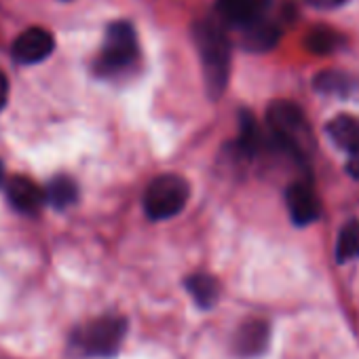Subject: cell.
<instances>
[{"mask_svg":"<svg viewBox=\"0 0 359 359\" xmlns=\"http://www.w3.org/2000/svg\"><path fill=\"white\" fill-rule=\"evenodd\" d=\"M197 51L201 57L205 89L212 100H218L229 85L231 76V41L220 24L214 20H205L193 30Z\"/></svg>","mask_w":359,"mask_h":359,"instance_id":"1","label":"cell"},{"mask_svg":"<svg viewBox=\"0 0 359 359\" xmlns=\"http://www.w3.org/2000/svg\"><path fill=\"white\" fill-rule=\"evenodd\" d=\"M266 123L271 129V142L281 152L292 154L294 158H302L304 144L311 142L309 125L304 112L292 102H273L266 110Z\"/></svg>","mask_w":359,"mask_h":359,"instance_id":"2","label":"cell"},{"mask_svg":"<svg viewBox=\"0 0 359 359\" xmlns=\"http://www.w3.org/2000/svg\"><path fill=\"white\" fill-rule=\"evenodd\" d=\"M125 330H127V323L123 317L106 315L79 327L72 334L70 344L76 353L85 357H112L118 353L123 344Z\"/></svg>","mask_w":359,"mask_h":359,"instance_id":"3","label":"cell"},{"mask_svg":"<svg viewBox=\"0 0 359 359\" xmlns=\"http://www.w3.org/2000/svg\"><path fill=\"white\" fill-rule=\"evenodd\" d=\"M191 187L182 175L163 173L154 177L144 195V210L150 220H169L189 203Z\"/></svg>","mask_w":359,"mask_h":359,"instance_id":"4","label":"cell"},{"mask_svg":"<svg viewBox=\"0 0 359 359\" xmlns=\"http://www.w3.org/2000/svg\"><path fill=\"white\" fill-rule=\"evenodd\" d=\"M137 55V36L129 22H114L106 30L102 55H100V70L104 74L125 70Z\"/></svg>","mask_w":359,"mask_h":359,"instance_id":"5","label":"cell"},{"mask_svg":"<svg viewBox=\"0 0 359 359\" xmlns=\"http://www.w3.org/2000/svg\"><path fill=\"white\" fill-rule=\"evenodd\" d=\"M55 49V41L53 34L45 28H28L26 32H22L15 43H13V60L20 64H39L43 60H47Z\"/></svg>","mask_w":359,"mask_h":359,"instance_id":"6","label":"cell"},{"mask_svg":"<svg viewBox=\"0 0 359 359\" xmlns=\"http://www.w3.org/2000/svg\"><path fill=\"white\" fill-rule=\"evenodd\" d=\"M269 5L271 0H218L216 11L224 24L245 30L264 20Z\"/></svg>","mask_w":359,"mask_h":359,"instance_id":"7","label":"cell"},{"mask_svg":"<svg viewBox=\"0 0 359 359\" xmlns=\"http://www.w3.org/2000/svg\"><path fill=\"white\" fill-rule=\"evenodd\" d=\"M7 199L18 210L20 214H39L43 205L47 203L45 199V189H41L36 182H32L30 177L15 175L7 182Z\"/></svg>","mask_w":359,"mask_h":359,"instance_id":"8","label":"cell"},{"mask_svg":"<svg viewBox=\"0 0 359 359\" xmlns=\"http://www.w3.org/2000/svg\"><path fill=\"white\" fill-rule=\"evenodd\" d=\"M287 212L298 226H306L319 218V201L306 182H294L285 191Z\"/></svg>","mask_w":359,"mask_h":359,"instance_id":"9","label":"cell"},{"mask_svg":"<svg viewBox=\"0 0 359 359\" xmlns=\"http://www.w3.org/2000/svg\"><path fill=\"white\" fill-rule=\"evenodd\" d=\"M271 338V327L264 319H248L239 325L233 346L241 357H258L266 351Z\"/></svg>","mask_w":359,"mask_h":359,"instance_id":"10","label":"cell"},{"mask_svg":"<svg viewBox=\"0 0 359 359\" xmlns=\"http://www.w3.org/2000/svg\"><path fill=\"white\" fill-rule=\"evenodd\" d=\"M325 131L330 140L344 152L359 154V118L351 114H338L327 125Z\"/></svg>","mask_w":359,"mask_h":359,"instance_id":"11","label":"cell"},{"mask_svg":"<svg viewBox=\"0 0 359 359\" xmlns=\"http://www.w3.org/2000/svg\"><path fill=\"white\" fill-rule=\"evenodd\" d=\"M279 36H281V32H279V28L275 24H271L266 20H260L254 26L243 30V47L248 51L262 53V51L273 49L279 43Z\"/></svg>","mask_w":359,"mask_h":359,"instance_id":"12","label":"cell"},{"mask_svg":"<svg viewBox=\"0 0 359 359\" xmlns=\"http://www.w3.org/2000/svg\"><path fill=\"white\" fill-rule=\"evenodd\" d=\"M187 290L201 309H212L220 298V283L208 273H199V275L189 277Z\"/></svg>","mask_w":359,"mask_h":359,"instance_id":"13","label":"cell"},{"mask_svg":"<svg viewBox=\"0 0 359 359\" xmlns=\"http://www.w3.org/2000/svg\"><path fill=\"white\" fill-rule=\"evenodd\" d=\"M45 199L57 210H64L68 205H74L79 199V187L72 177L68 175H57L53 177L49 187L45 189Z\"/></svg>","mask_w":359,"mask_h":359,"instance_id":"14","label":"cell"},{"mask_svg":"<svg viewBox=\"0 0 359 359\" xmlns=\"http://www.w3.org/2000/svg\"><path fill=\"white\" fill-rule=\"evenodd\" d=\"M313 87L323 93V95H338V97H346L353 93V79L340 70H323L313 79Z\"/></svg>","mask_w":359,"mask_h":359,"instance_id":"15","label":"cell"},{"mask_svg":"<svg viewBox=\"0 0 359 359\" xmlns=\"http://www.w3.org/2000/svg\"><path fill=\"white\" fill-rule=\"evenodd\" d=\"M264 135L256 123V118L243 110L241 112V129H239V140H237V148L245 154V156H254L262 146H264Z\"/></svg>","mask_w":359,"mask_h":359,"instance_id":"16","label":"cell"},{"mask_svg":"<svg viewBox=\"0 0 359 359\" xmlns=\"http://www.w3.org/2000/svg\"><path fill=\"white\" fill-rule=\"evenodd\" d=\"M338 262H348L359 258V220H351L342 226L336 241Z\"/></svg>","mask_w":359,"mask_h":359,"instance_id":"17","label":"cell"},{"mask_svg":"<svg viewBox=\"0 0 359 359\" xmlns=\"http://www.w3.org/2000/svg\"><path fill=\"white\" fill-rule=\"evenodd\" d=\"M306 47H309V51H313L317 55L332 53L338 47V34L334 30L317 28L306 36Z\"/></svg>","mask_w":359,"mask_h":359,"instance_id":"18","label":"cell"},{"mask_svg":"<svg viewBox=\"0 0 359 359\" xmlns=\"http://www.w3.org/2000/svg\"><path fill=\"white\" fill-rule=\"evenodd\" d=\"M7 102H9V79L0 70V110H5Z\"/></svg>","mask_w":359,"mask_h":359,"instance_id":"19","label":"cell"},{"mask_svg":"<svg viewBox=\"0 0 359 359\" xmlns=\"http://www.w3.org/2000/svg\"><path fill=\"white\" fill-rule=\"evenodd\" d=\"M346 173L355 180H359V154H353L346 163Z\"/></svg>","mask_w":359,"mask_h":359,"instance_id":"20","label":"cell"},{"mask_svg":"<svg viewBox=\"0 0 359 359\" xmlns=\"http://www.w3.org/2000/svg\"><path fill=\"white\" fill-rule=\"evenodd\" d=\"M304 3L311 5V7H317V9H327V7H332L330 0H304Z\"/></svg>","mask_w":359,"mask_h":359,"instance_id":"21","label":"cell"},{"mask_svg":"<svg viewBox=\"0 0 359 359\" xmlns=\"http://www.w3.org/2000/svg\"><path fill=\"white\" fill-rule=\"evenodd\" d=\"M330 3H332V7H342L348 3V0H330Z\"/></svg>","mask_w":359,"mask_h":359,"instance_id":"22","label":"cell"},{"mask_svg":"<svg viewBox=\"0 0 359 359\" xmlns=\"http://www.w3.org/2000/svg\"><path fill=\"white\" fill-rule=\"evenodd\" d=\"M3 180H5V167L0 163V184H3Z\"/></svg>","mask_w":359,"mask_h":359,"instance_id":"23","label":"cell"}]
</instances>
